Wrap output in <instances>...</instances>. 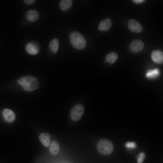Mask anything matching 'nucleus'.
I'll return each instance as SVG.
<instances>
[{
  "mask_svg": "<svg viewBox=\"0 0 163 163\" xmlns=\"http://www.w3.org/2000/svg\"><path fill=\"white\" fill-rule=\"evenodd\" d=\"M18 83L21 86L24 90L28 92L35 90L39 86L37 79L31 76L21 77L18 79Z\"/></svg>",
  "mask_w": 163,
  "mask_h": 163,
  "instance_id": "obj_1",
  "label": "nucleus"
},
{
  "mask_svg": "<svg viewBox=\"0 0 163 163\" xmlns=\"http://www.w3.org/2000/svg\"><path fill=\"white\" fill-rule=\"evenodd\" d=\"M69 39L73 47L77 50H81L86 46V42L85 38L79 32L74 31L70 35Z\"/></svg>",
  "mask_w": 163,
  "mask_h": 163,
  "instance_id": "obj_2",
  "label": "nucleus"
},
{
  "mask_svg": "<svg viewBox=\"0 0 163 163\" xmlns=\"http://www.w3.org/2000/svg\"><path fill=\"white\" fill-rule=\"evenodd\" d=\"M97 148L98 152L101 154L104 155L110 154L114 149L112 142L107 139L100 140L97 143Z\"/></svg>",
  "mask_w": 163,
  "mask_h": 163,
  "instance_id": "obj_3",
  "label": "nucleus"
},
{
  "mask_svg": "<svg viewBox=\"0 0 163 163\" xmlns=\"http://www.w3.org/2000/svg\"><path fill=\"white\" fill-rule=\"evenodd\" d=\"M84 111V106L80 104L75 105L72 109L70 114L71 119L75 121L79 120L82 117Z\"/></svg>",
  "mask_w": 163,
  "mask_h": 163,
  "instance_id": "obj_4",
  "label": "nucleus"
},
{
  "mask_svg": "<svg viewBox=\"0 0 163 163\" xmlns=\"http://www.w3.org/2000/svg\"><path fill=\"white\" fill-rule=\"evenodd\" d=\"M144 47L143 42L140 40L136 39L130 43L129 49L133 53H138L142 51Z\"/></svg>",
  "mask_w": 163,
  "mask_h": 163,
  "instance_id": "obj_5",
  "label": "nucleus"
},
{
  "mask_svg": "<svg viewBox=\"0 0 163 163\" xmlns=\"http://www.w3.org/2000/svg\"><path fill=\"white\" fill-rule=\"evenodd\" d=\"M129 29L131 31L135 33H140L142 27L140 24L137 21L133 19L129 20L128 23Z\"/></svg>",
  "mask_w": 163,
  "mask_h": 163,
  "instance_id": "obj_6",
  "label": "nucleus"
},
{
  "mask_svg": "<svg viewBox=\"0 0 163 163\" xmlns=\"http://www.w3.org/2000/svg\"><path fill=\"white\" fill-rule=\"evenodd\" d=\"M151 57L155 63L160 64L163 62V53L160 50H157L153 51L151 54Z\"/></svg>",
  "mask_w": 163,
  "mask_h": 163,
  "instance_id": "obj_7",
  "label": "nucleus"
},
{
  "mask_svg": "<svg viewBox=\"0 0 163 163\" xmlns=\"http://www.w3.org/2000/svg\"><path fill=\"white\" fill-rule=\"evenodd\" d=\"M2 114L4 119L8 122H13L15 119V115L11 110L6 108L2 111Z\"/></svg>",
  "mask_w": 163,
  "mask_h": 163,
  "instance_id": "obj_8",
  "label": "nucleus"
},
{
  "mask_svg": "<svg viewBox=\"0 0 163 163\" xmlns=\"http://www.w3.org/2000/svg\"><path fill=\"white\" fill-rule=\"evenodd\" d=\"M112 24V21L110 19H105L100 22L98 26V30L100 31L103 30L107 31L110 28Z\"/></svg>",
  "mask_w": 163,
  "mask_h": 163,
  "instance_id": "obj_9",
  "label": "nucleus"
},
{
  "mask_svg": "<svg viewBox=\"0 0 163 163\" xmlns=\"http://www.w3.org/2000/svg\"><path fill=\"white\" fill-rule=\"evenodd\" d=\"M38 12L35 10H31L28 11L26 14V18L30 22H34L37 21L39 18Z\"/></svg>",
  "mask_w": 163,
  "mask_h": 163,
  "instance_id": "obj_10",
  "label": "nucleus"
},
{
  "mask_svg": "<svg viewBox=\"0 0 163 163\" xmlns=\"http://www.w3.org/2000/svg\"><path fill=\"white\" fill-rule=\"evenodd\" d=\"M50 136L47 133H43L39 136V139L43 145L48 147L50 145Z\"/></svg>",
  "mask_w": 163,
  "mask_h": 163,
  "instance_id": "obj_11",
  "label": "nucleus"
},
{
  "mask_svg": "<svg viewBox=\"0 0 163 163\" xmlns=\"http://www.w3.org/2000/svg\"><path fill=\"white\" fill-rule=\"evenodd\" d=\"M26 49L27 52L31 55H35L39 52V49L37 46L34 43H29L26 45Z\"/></svg>",
  "mask_w": 163,
  "mask_h": 163,
  "instance_id": "obj_12",
  "label": "nucleus"
},
{
  "mask_svg": "<svg viewBox=\"0 0 163 163\" xmlns=\"http://www.w3.org/2000/svg\"><path fill=\"white\" fill-rule=\"evenodd\" d=\"M59 150V145L58 142L56 141H52L50 143L49 148L50 153L52 155H56Z\"/></svg>",
  "mask_w": 163,
  "mask_h": 163,
  "instance_id": "obj_13",
  "label": "nucleus"
},
{
  "mask_svg": "<svg viewBox=\"0 0 163 163\" xmlns=\"http://www.w3.org/2000/svg\"><path fill=\"white\" fill-rule=\"evenodd\" d=\"M118 57V55L117 53L114 52H110L106 56L105 62L113 64L116 61Z\"/></svg>",
  "mask_w": 163,
  "mask_h": 163,
  "instance_id": "obj_14",
  "label": "nucleus"
},
{
  "mask_svg": "<svg viewBox=\"0 0 163 163\" xmlns=\"http://www.w3.org/2000/svg\"><path fill=\"white\" fill-rule=\"evenodd\" d=\"M72 5V1L71 0H62L59 3V7L61 10L66 11L70 8Z\"/></svg>",
  "mask_w": 163,
  "mask_h": 163,
  "instance_id": "obj_15",
  "label": "nucleus"
},
{
  "mask_svg": "<svg viewBox=\"0 0 163 163\" xmlns=\"http://www.w3.org/2000/svg\"><path fill=\"white\" fill-rule=\"evenodd\" d=\"M160 74V71L158 69L156 68L153 69L148 70L146 74L147 78L152 79L158 76Z\"/></svg>",
  "mask_w": 163,
  "mask_h": 163,
  "instance_id": "obj_16",
  "label": "nucleus"
},
{
  "mask_svg": "<svg viewBox=\"0 0 163 163\" xmlns=\"http://www.w3.org/2000/svg\"><path fill=\"white\" fill-rule=\"evenodd\" d=\"M59 41L57 39L52 40L50 43L49 47L51 50L54 53H56L59 46Z\"/></svg>",
  "mask_w": 163,
  "mask_h": 163,
  "instance_id": "obj_17",
  "label": "nucleus"
},
{
  "mask_svg": "<svg viewBox=\"0 0 163 163\" xmlns=\"http://www.w3.org/2000/svg\"><path fill=\"white\" fill-rule=\"evenodd\" d=\"M145 155L144 152L140 153L137 157V162L138 163H142L145 158Z\"/></svg>",
  "mask_w": 163,
  "mask_h": 163,
  "instance_id": "obj_18",
  "label": "nucleus"
},
{
  "mask_svg": "<svg viewBox=\"0 0 163 163\" xmlns=\"http://www.w3.org/2000/svg\"><path fill=\"white\" fill-rule=\"evenodd\" d=\"M126 147L129 149H134L136 147V145L134 142H127L125 144Z\"/></svg>",
  "mask_w": 163,
  "mask_h": 163,
  "instance_id": "obj_19",
  "label": "nucleus"
},
{
  "mask_svg": "<svg viewBox=\"0 0 163 163\" xmlns=\"http://www.w3.org/2000/svg\"><path fill=\"white\" fill-rule=\"evenodd\" d=\"M36 1L35 0H24V2L27 5H30L34 3Z\"/></svg>",
  "mask_w": 163,
  "mask_h": 163,
  "instance_id": "obj_20",
  "label": "nucleus"
},
{
  "mask_svg": "<svg viewBox=\"0 0 163 163\" xmlns=\"http://www.w3.org/2000/svg\"><path fill=\"white\" fill-rule=\"evenodd\" d=\"M135 3L137 4L141 3L143 2L145 0H133V1Z\"/></svg>",
  "mask_w": 163,
  "mask_h": 163,
  "instance_id": "obj_21",
  "label": "nucleus"
}]
</instances>
